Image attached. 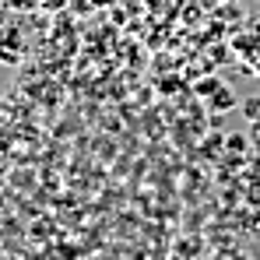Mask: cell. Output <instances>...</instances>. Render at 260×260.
<instances>
[{"label":"cell","instance_id":"1","mask_svg":"<svg viewBox=\"0 0 260 260\" xmlns=\"http://www.w3.org/2000/svg\"><path fill=\"white\" fill-rule=\"evenodd\" d=\"M232 46H236V53H243V56H250L253 63L260 60V36H239V39H236Z\"/></svg>","mask_w":260,"mask_h":260},{"label":"cell","instance_id":"2","mask_svg":"<svg viewBox=\"0 0 260 260\" xmlns=\"http://www.w3.org/2000/svg\"><path fill=\"white\" fill-rule=\"evenodd\" d=\"M4 11H14V14H32V11H39V0H7V4H4Z\"/></svg>","mask_w":260,"mask_h":260},{"label":"cell","instance_id":"3","mask_svg":"<svg viewBox=\"0 0 260 260\" xmlns=\"http://www.w3.org/2000/svg\"><path fill=\"white\" fill-rule=\"evenodd\" d=\"M225 144H229V151H232V155H243V148H246V137H243V134H232Z\"/></svg>","mask_w":260,"mask_h":260},{"label":"cell","instance_id":"4","mask_svg":"<svg viewBox=\"0 0 260 260\" xmlns=\"http://www.w3.org/2000/svg\"><path fill=\"white\" fill-rule=\"evenodd\" d=\"M218 95H221V99H215V106H218V109H229V106L236 102V99H232V91H229L225 85H218Z\"/></svg>","mask_w":260,"mask_h":260},{"label":"cell","instance_id":"5","mask_svg":"<svg viewBox=\"0 0 260 260\" xmlns=\"http://www.w3.org/2000/svg\"><path fill=\"white\" fill-rule=\"evenodd\" d=\"M71 0H39V11H63Z\"/></svg>","mask_w":260,"mask_h":260},{"label":"cell","instance_id":"6","mask_svg":"<svg viewBox=\"0 0 260 260\" xmlns=\"http://www.w3.org/2000/svg\"><path fill=\"white\" fill-rule=\"evenodd\" d=\"M246 197H250V204H253V208H260V179H253V183H250Z\"/></svg>","mask_w":260,"mask_h":260},{"label":"cell","instance_id":"7","mask_svg":"<svg viewBox=\"0 0 260 260\" xmlns=\"http://www.w3.org/2000/svg\"><path fill=\"white\" fill-rule=\"evenodd\" d=\"M253 74H257V78H260V60H257V67H253Z\"/></svg>","mask_w":260,"mask_h":260},{"label":"cell","instance_id":"8","mask_svg":"<svg viewBox=\"0 0 260 260\" xmlns=\"http://www.w3.org/2000/svg\"><path fill=\"white\" fill-rule=\"evenodd\" d=\"M4 4H7V0H0V11H4Z\"/></svg>","mask_w":260,"mask_h":260}]
</instances>
